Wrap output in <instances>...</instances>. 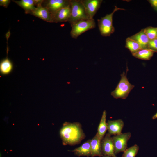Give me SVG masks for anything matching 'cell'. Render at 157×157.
<instances>
[{"instance_id": "6da1fadb", "label": "cell", "mask_w": 157, "mask_h": 157, "mask_svg": "<svg viewBox=\"0 0 157 157\" xmlns=\"http://www.w3.org/2000/svg\"><path fill=\"white\" fill-rule=\"evenodd\" d=\"M64 145L71 146L79 144L85 137L81 124L78 122L64 123L60 131Z\"/></svg>"}, {"instance_id": "7a4b0ae2", "label": "cell", "mask_w": 157, "mask_h": 157, "mask_svg": "<svg viewBox=\"0 0 157 157\" xmlns=\"http://www.w3.org/2000/svg\"><path fill=\"white\" fill-rule=\"evenodd\" d=\"M128 71V69H127L126 73L124 72L121 74V78L115 90L111 92V95L115 99H126L135 86L128 81L126 76Z\"/></svg>"}, {"instance_id": "3957f363", "label": "cell", "mask_w": 157, "mask_h": 157, "mask_svg": "<svg viewBox=\"0 0 157 157\" xmlns=\"http://www.w3.org/2000/svg\"><path fill=\"white\" fill-rule=\"evenodd\" d=\"M119 10H125L118 8L115 6L113 12L109 14H106L104 17L97 20L98 25L101 35L103 36H110L113 33L115 28L113 25V17L114 14Z\"/></svg>"}, {"instance_id": "277c9868", "label": "cell", "mask_w": 157, "mask_h": 157, "mask_svg": "<svg viewBox=\"0 0 157 157\" xmlns=\"http://www.w3.org/2000/svg\"><path fill=\"white\" fill-rule=\"evenodd\" d=\"M71 30L70 35L74 39H76L83 33L96 27L94 19L82 20L71 24Z\"/></svg>"}, {"instance_id": "5b68a950", "label": "cell", "mask_w": 157, "mask_h": 157, "mask_svg": "<svg viewBox=\"0 0 157 157\" xmlns=\"http://www.w3.org/2000/svg\"><path fill=\"white\" fill-rule=\"evenodd\" d=\"M71 14L68 22L70 24L77 21L89 19L85 12L81 0H70Z\"/></svg>"}, {"instance_id": "8992f818", "label": "cell", "mask_w": 157, "mask_h": 157, "mask_svg": "<svg viewBox=\"0 0 157 157\" xmlns=\"http://www.w3.org/2000/svg\"><path fill=\"white\" fill-rule=\"evenodd\" d=\"M131 136L129 132L121 133L112 137L115 148V153L116 155L124 152L127 148V142Z\"/></svg>"}, {"instance_id": "52a82bcc", "label": "cell", "mask_w": 157, "mask_h": 157, "mask_svg": "<svg viewBox=\"0 0 157 157\" xmlns=\"http://www.w3.org/2000/svg\"><path fill=\"white\" fill-rule=\"evenodd\" d=\"M102 154L103 156L117 157L115 153L114 146L111 135L106 133L101 142Z\"/></svg>"}, {"instance_id": "ba28073f", "label": "cell", "mask_w": 157, "mask_h": 157, "mask_svg": "<svg viewBox=\"0 0 157 157\" xmlns=\"http://www.w3.org/2000/svg\"><path fill=\"white\" fill-rule=\"evenodd\" d=\"M102 0H81L86 14L89 19L93 17L100 8Z\"/></svg>"}, {"instance_id": "9c48e42d", "label": "cell", "mask_w": 157, "mask_h": 157, "mask_svg": "<svg viewBox=\"0 0 157 157\" xmlns=\"http://www.w3.org/2000/svg\"><path fill=\"white\" fill-rule=\"evenodd\" d=\"M70 4V0H44L42 6L47 8L52 14Z\"/></svg>"}, {"instance_id": "30bf717a", "label": "cell", "mask_w": 157, "mask_h": 157, "mask_svg": "<svg viewBox=\"0 0 157 157\" xmlns=\"http://www.w3.org/2000/svg\"><path fill=\"white\" fill-rule=\"evenodd\" d=\"M71 14L70 5L63 8L52 14L53 22H68Z\"/></svg>"}, {"instance_id": "8fae6325", "label": "cell", "mask_w": 157, "mask_h": 157, "mask_svg": "<svg viewBox=\"0 0 157 157\" xmlns=\"http://www.w3.org/2000/svg\"><path fill=\"white\" fill-rule=\"evenodd\" d=\"M31 14L47 22L53 23L52 14L47 8L42 5L36 6Z\"/></svg>"}, {"instance_id": "7c38bea8", "label": "cell", "mask_w": 157, "mask_h": 157, "mask_svg": "<svg viewBox=\"0 0 157 157\" xmlns=\"http://www.w3.org/2000/svg\"><path fill=\"white\" fill-rule=\"evenodd\" d=\"M108 133L111 135H115L122 133L124 123L122 119L109 120L107 122Z\"/></svg>"}, {"instance_id": "4fadbf2b", "label": "cell", "mask_w": 157, "mask_h": 157, "mask_svg": "<svg viewBox=\"0 0 157 157\" xmlns=\"http://www.w3.org/2000/svg\"><path fill=\"white\" fill-rule=\"evenodd\" d=\"M101 140L97 133L91 140V156L92 157L96 156L101 157L103 156L101 149Z\"/></svg>"}, {"instance_id": "5bb4252c", "label": "cell", "mask_w": 157, "mask_h": 157, "mask_svg": "<svg viewBox=\"0 0 157 157\" xmlns=\"http://www.w3.org/2000/svg\"><path fill=\"white\" fill-rule=\"evenodd\" d=\"M129 38L136 42L142 49H149L150 40L144 33L143 29Z\"/></svg>"}, {"instance_id": "9a60e30c", "label": "cell", "mask_w": 157, "mask_h": 157, "mask_svg": "<svg viewBox=\"0 0 157 157\" xmlns=\"http://www.w3.org/2000/svg\"><path fill=\"white\" fill-rule=\"evenodd\" d=\"M90 141L91 140L89 139L80 147L69 151L73 152L75 155L78 157L91 156Z\"/></svg>"}, {"instance_id": "2e32d148", "label": "cell", "mask_w": 157, "mask_h": 157, "mask_svg": "<svg viewBox=\"0 0 157 157\" xmlns=\"http://www.w3.org/2000/svg\"><path fill=\"white\" fill-rule=\"evenodd\" d=\"M24 9L26 14H31L36 7H35L34 0H21L19 1L13 0Z\"/></svg>"}, {"instance_id": "e0dca14e", "label": "cell", "mask_w": 157, "mask_h": 157, "mask_svg": "<svg viewBox=\"0 0 157 157\" xmlns=\"http://www.w3.org/2000/svg\"><path fill=\"white\" fill-rule=\"evenodd\" d=\"M107 113L106 110L103 112L101 117L99 125L97 132V133L100 139L102 140L105 135L107 130V124L106 122Z\"/></svg>"}, {"instance_id": "ac0fdd59", "label": "cell", "mask_w": 157, "mask_h": 157, "mask_svg": "<svg viewBox=\"0 0 157 157\" xmlns=\"http://www.w3.org/2000/svg\"><path fill=\"white\" fill-rule=\"evenodd\" d=\"M13 69V64L7 57L2 60L0 63V71L3 75H6L10 73Z\"/></svg>"}, {"instance_id": "d6986e66", "label": "cell", "mask_w": 157, "mask_h": 157, "mask_svg": "<svg viewBox=\"0 0 157 157\" xmlns=\"http://www.w3.org/2000/svg\"><path fill=\"white\" fill-rule=\"evenodd\" d=\"M154 52L149 49H142L132 54L134 57L144 60H150Z\"/></svg>"}, {"instance_id": "ffe728a7", "label": "cell", "mask_w": 157, "mask_h": 157, "mask_svg": "<svg viewBox=\"0 0 157 157\" xmlns=\"http://www.w3.org/2000/svg\"><path fill=\"white\" fill-rule=\"evenodd\" d=\"M125 47L130 51L132 54L142 49L136 42L129 37L126 40Z\"/></svg>"}, {"instance_id": "44dd1931", "label": "cell", "mask_w": 157, "mask_h": 157, "mask_svg": "<svg viewBox=\"0 0 157 157\" xmlns=\"http://www.w3.org/2000/svg\"><path fill=\"white\" fill-rule=\"evenodd\" d=\"M139 147L136 144L127 148L123 152L122 157H135L137 154Z\"/></svg>"}, {"instance_id": "7402d4cb", "label": "cell", "mask_w": 157, "mask_h": 157, "mask_svg": "<svg viewBox=\"0 0 157 157\" xmlns=\"http://www.w3.org/2000/svg\"><path fill=\"white\" fill-rule=\"evenodd\" d=\"M143 30L150 40L157 39V27L149 26L144 29Z\"/></svg>"}, {"instance_id": "603a6c76", "label": "cell", "mask_w": 157, "mask_h": 157, "mask_svg": "<svg viewBox=\"0 0 157 157\" xmlns=\"http://www.w3.org/2000/svg\"><path fill=\"white\" fill-rule=\"evenodd\" d=\"M149 49L155 52H157V39L150 40L148 44Z\"/></svg>"}, {"instance_id": "cb8c5ba5", "label": "cell", "mask_w": 157, "mask_h": 157, "mask_svg": "<svg viewBox=\"0 0 157 157\" xmlns=\"http://www.w3.org/2000/svg\"><path fill=\"white\" fill-rule=\"evenodd\" d=\"M10 2V0H0V6L7 8Z\"/></svg>"}, {"instance_id": "d4e9b609", "label": "cell", "mask_w": 157, "mask_h": 157, "mask_svg": "<svg viewBox=\"0 0 157 157\" xmlns=\"http://www.w3.org/2000/svg\"><path fill=\"white\" fill-rule=\"evenodd\" d=\"M148 1L153 8L157 12V0H149Z\"/></svg>"}, {"instance_id": "484cf974", "label": "cell", "mask_w": 157, "mask_h": 157, "mask_svg": "<svg viewBox=\"0 0 157 157\" xmlns=\"http://www.w3.org/2000/svg\"><path fill=\"white\" fill-rule=\"evenodd\" d=\"M34 4L36 6L39 5H42L44 1L43 0H34Z\"/></svg>"}, {"instance_id": "4316f807", "label": "cell", "mask_w": 157, "mask_h": 157, "mask_svg": "<svg viewBox=\"0 0 157 157\" xmlns=\"http://www.w3.org/2000/svg\"><path fill=\"white\" fill-rule=\"evenodd\" d=\"M157 119V112L152 117V119L153 120Z\"/></svg>"}, {"instance_id": "83f0119b", "label": "cell", "mask_w": 157, "mask_h": 157, "mask_svg": "<svg viewBox=\"0 0 157 157\" xmlns=\"http://www.w3.org/2000/svg\"><path fill=\"white\" fill-rule=\"evenodd\" d=\"M10 33L9 31L6 34V38L7 39V40L8 39L9 37L10 36Z\"/></svg>"}, {"instance_id": "f1b7e54d", "label": "cell", "mask_w": 157, "mask_h": 157, "mask_svg": "<svg viewBox=\"0 0 157 157\" xmlns=\"http://www.w3.org/2000/svg\"><path fill=\"white\" fill-rule=\"evenodd\" d=\"M101 157H112L109 156H103Z\"/></svg>"}]
</instances>
